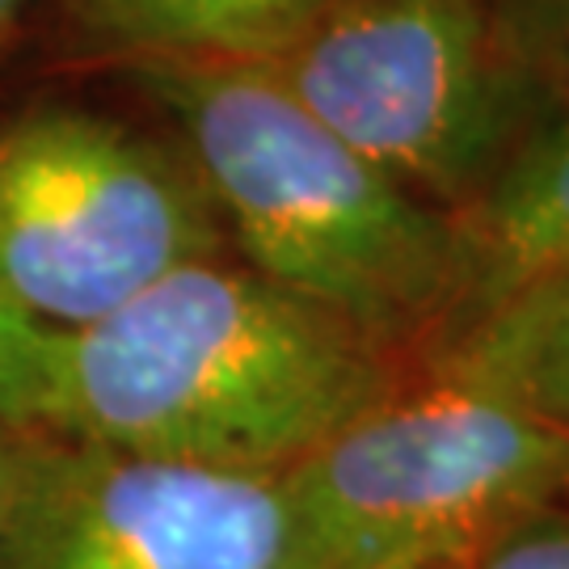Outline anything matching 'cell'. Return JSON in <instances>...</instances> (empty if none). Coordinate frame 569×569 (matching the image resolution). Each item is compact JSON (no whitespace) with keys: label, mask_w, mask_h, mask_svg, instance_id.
Listing matches in <instances>:
<instances>
[{"label":"cell","mask_w":569,"mask_h":569,"mask_svg":"<svg viewBox=\"0 0 569 569\" xmlns=\"http://www.w3.org/2000/svg\"><path fill=\"white\" fill-rule=\"evenodd\" d=\"M413 363L232 253L178 266L56 333L42 435L283 477L385 401Z\"/></svg>","instance_id":"1"},{"label":"cell","mask_w":569,"mask_h":569,"mask_svg":"<svg viewBox=\"0 0 569 569\" xmlns=\"http://www.w3.org/2000/svg\"><path fill=\"white\" fill-rule=\"evenodd\" d=\"M186 148L228 253L418 363L460 305V241L439 207L359 157L253 60L119 72Z\"/></svg>","instance_id":"2"},{"label":"cell","mask_w":569,"mask_h":569,"mask_svg":"<svg viewBox=\"0 0 569 569\" xmlns=\"http://www.w3.org/2000/svg\"><path fill=\"white\" fill-rule=\"evenodd\" d=\"M283 486L296 569L468 566L502 531L569 507V430L413 363Z\"/></svg>","instance_id":"3"},{"label":"cell","mask_w":569,"mask_h":569,"mask_svg":"<svg viewBox=\"0 0 569 569\" xmlns=\"http://www.w3.org/2000/svg\"><path fill=\"white\" fill-rule=\"evenodd\" d=\"M220 253V211L152 114L72 93L0 110V296L34 326H93L178 266Z\"/></svg>","instance_id":"4"},{"label":"cell","mask_w":569,"mask_h":569,"mask_svg":"<svg viewBox=\"0 0 569 569\" xmlns=\"http://www.w3.org/2000/svg\"><path fill=\"white\" fill-rule=\"evenodd\" d=\"M253 63L451 220L502 169L536 89L493 0H342Z\"/></svg>","instance_id":"5"},{"label":"cell","mask_w":569,"mask_h":569,"mask_svg":"<svg viewBox=\"0 0 569 569\" xmlns=\"http://www.w3.org/2000/svg\"><path fill=\"white\" fill-rule=\"evenodd\" d=\"M0 569H296L283 477L30 435Z\"/></svg>","instance_id":"6"},{"label":"cell","mask_w":569,"mask_h":569,"mask_svg":"<svg viewBox=\"0 0 569 569\" xmlns=\"http://www.w3.org/2000/svg\"><path fill=\"white\" fill-rule=\"evenodd\" d=\"M451 224L460 241V305L439 342L569 249V60L536 77L528 119L502 169Z\"/></svg>","instance_id":"7"},{"label":"cell","mask_w":569,"mask_h":569,"mask_svg":"<svg viewBox=\"0 0 569 569\" xmlns=\"http://www.w3.org/2000/svg\"><path fill=\"white\" fill-rule=\"evenodd\" d=\"M342 0H63V51L122 72L152 60H270Z\"/></svg>","instance_id":"8"},{"label":"cell","mask_w":569,"mask_h":569,"mask_svg":"<svg viewBox=\"0 0 569 569\" xmlns=\"http://www.w3.org/2000/svg\"><path fill=\"white\" fill-rule=\"evenodd\" d=\"M418 367L460 376L569 430V249Z\"/></svg>","instance_id":"9"},{"label":"cell","mask_w":569,"mask_h":569,"mask_svg":"<svg viewBox=\"0 0 569 569\" xmlns=\"http://www.w3.org/2000/svg\"><path fill=\"white\" fill-rule=\"evenodd\" d=\"M51 342V329L34 326L0 296V422L21 430L42 427Z\"/></svg>","instance_id":"10"},{"label":"cell","mask_w":569,"mask_h":569,"mask_svg":"<svg viewBox=\"0 0 569 569\" xmlns=\"http://www.w3.org/2000/svg\"><path fill=\"white\" fill-rule=\"evenodd\" d=\"M515 56L531 72H549L569 60V0H493Z\"/></svg>","instance_id":"11"},{"label":"cell","mask_w":569,"mask_h":569,"mask_svg":"<svg viewBox=\"0 0 569 569\" xmlns=\"http://www.w3.org/2000/svg\"><path fill=\"white\" fill-rule=\"evenodd\" d=\"M465 569H569V507L531 515L502 531Z\"/></svg>","instance_id":"12"},{"label":"cell","mask_w":569,"mask_h":569,"mask_svg":"<svg viewBox=\"0 0 569 569\" xmlns=\"http://www.w3.org/2000/svg\"><path fill=\"white\" fill-rule=\"evenodd\" d=\"M30 435H34V430L0 422V523H4V510H9L13 489H18L21 460H26V448H30Z\"/></svg>","instance_id":"13"},{"label":"cell","mask_w":569,"mask_h":569,"mask_svg":"<svg viewBox=\"0 0 569 569\" xmlns=\"http://www.w3.org/2000/svg\"><path fill=\"white\" fill-rule=\"evenodd\" d=\"M34 4H39V0H0V60L9 56V47H13L18 34L26 30Z\"/></svg>","instance_id":"14"},{"label":"cell","mask_w":569,"mask_h":569,"mask_svg":"<svg viewBox=\"0 0 569 569\" xmlns=\"http://www.w3.org/2000/svg\"><path fill=\"white\" fill-rule=\"evenodd\" d=\"M435 569H465V566H435Z\"/></svg>","instance_id":"15"}]
</instances>
